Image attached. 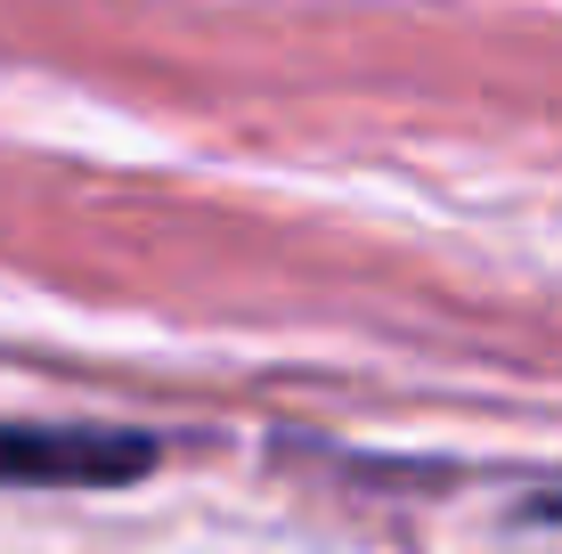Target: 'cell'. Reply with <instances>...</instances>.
<instances>
[{
  "label": "cell",
  "instance_id": "obj_1",
  "mask_svg": "<svg viewBox=\"0 0 562 554\" xmlns=\"http://www.w3.org/2000/svg\"><path fill=\"white\" fill-rule=\"evenodd\" d=\"M155 441L139 432H33L0 425V482H139Z\"/></svg>",
  "mask_w": 562,
  "mask_h": 554
}]
</instances>
